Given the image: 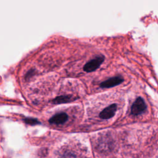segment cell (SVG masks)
I'll list each match as a JSON object with an SVG mask.
<instances>
[{"label":"cell","instance_id":"obj_7","mask_svg":"<svg viewBox=\"0 0 158 158\" xmlns=\"http://www.w3.org/2000/svg\"><path fill=\"white\" fill-rule=\"evenodd\" d=\"M34 73V70H30V71H28V72L27 73V75H26V78H27V77H31V73L33 74Z\"/></svg>","mask_w":158,"mask_h":158},{"label":"cell","instance_id":"obj_1","mask_svg":"<svg viewBox=\"0 0 158 158\" xmlns=\"http://www.w3.org/2000/svg\"><path fill=\"white\" fill-rule=\"evenodd\" d=\"M105 59L104 56H98L88 61L83 67V70L86 72H92L97 70L102 64Z\"/></svg>","mask_w":158,"mask_h":158},{"label":"cell","instance_id":"obj_6","mask_svg":"<svg viewBox=\"0 0 158 158\" xmlns=\"http://www.w3.org/2000/svg\"><path fill=\"white\" fill-rule=\"evenodd\" d=\"M70 100V96H60L55 98L53 100V102L57 103V104L63 103V102H69Z\"/></svg>","mask_w":158,"mask_h":158},{"label":"cell","instance_id":"obj_5","mask_svg":"<svg viewBox=\"0 0 158 158\" xmlns=\"http://www.w3.org/2000/svg\"><path fill=\"white\" fill-rule=\"evenodd\" d=\"M68 119V115L67 114L61 112L56 114L53 117H52L50 120L49 122L52 124H56V125H60L65 123Z\"/></svg>","mask_w":158,"mask_h":158},{"label":"cell","instance_id":"obj_4","mask_svg":"<svg viewBox=\"0 0 158 158\" xmlns=\"http://www.w3.org/2000/svg\"><path fill=\"white\" fill-rule=\"evenodd\" d=\"M117 110V104H112L104 109H103L100 113V117L104 119H108L113 117Z\"/></svg>","mask_w":158,"mask_h":158},{"label":"cell","instance_id":"obj_2","mask_svg":"<svg viewBox=\"0 0 158 158\" xmlns=\"http://www.w3.org/2000/svg\"><path fill=\"white\" fill-rule=\"evenodd\" d=\"M146 108V105L143 98L139 97L132 104L131 113L134 115H138L143 113Z\"/></svg>","mask_w":158,"mask_h":158},{"label":"cell","instance_id":"obj_3","mask_svg":"<svg viewBox=\"0 0 158 158\" xmlns=\"http://www.w3.org/2000/svg\"><path fill=\"white\" fill-rule=\"evenodd\" d=\"M123 81V78L121 76H115L102 81L100 84V86L104 88H112L121 84Z\"/></svg>","mask_w":158,"mask_h":158}]
</instances>
